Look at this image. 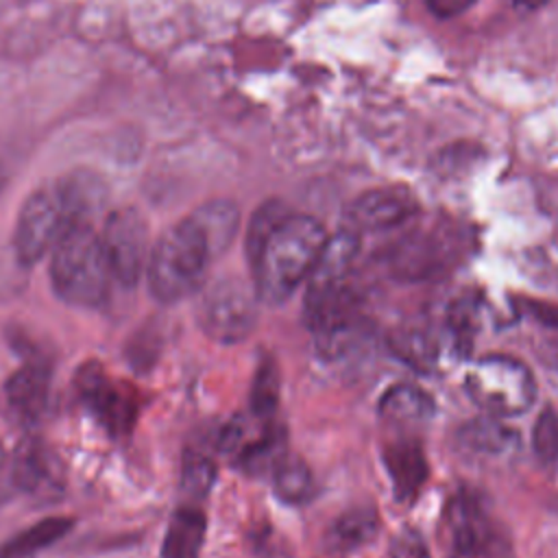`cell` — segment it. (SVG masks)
I'll list each match as a JSON object with an SVG mask.
<instances>
[{
  "label": "cell",
  "instance_id": "obj_1",
  "mask_svg": "<svg viewBox=\"0 0 558 558\" xmlns=\"http://www.w3.org/2000/svg\"><path fill=\"white\" fill-rule=\"evenodd\" d=\"M327 231L307 214H294L281 201H266L255 209L246 229V257L253 288L264 303H283L307 281Z\"/></svg>",
  "mask_w": 558,
  "mask_h": 558
},
{
  "label": "cell",
  "instance_id": "obj_2",
  "mask_svg": "<svg viewBox=\"0 0 558 558\" xmlns=\"http://www.w3.org/2000/svg\"><path fill=\"white\" fill-rule=\"evenodd\" d=\"M105 198V181L89 170H72L33 190L13 229L11 246L20 264L26 268L37 264L65 231L89 222Z\"/></svg>",
  "mask_w": 558,
  "mask_h": 558
},
{
  "label": "cell",
  "instance_id": "obj_3",
  "mask_svg": "<svg viewBox=\"0 0 558 558\" xmlns=\"http://www.w3.org/2000/svg\"><path fill=\"white\" fill-rule=\"evenodd\" d=\"M216 253L198 227L187 216L168 227L153 244L146 262V279L150 294L161 303H177L205 286L209 264Z\"/></svg>",
  "mask_w": 558,
  "mask_h": 558
},
{
  "label": "cell",
  "instance_id": "obj_4",
  "mask_svg": "<svg viewBox=\"0 0 558 558\" xmlns=\"http://www.w3.org/2000/svg\"><path fill=\"white\" fill-rule=\"evenodd\" d=\"M50 253V283L63 303L92 310L107 301L113 279L100 235L89 222L65 231Z\"/></svg>",
  "mask_w": 558,
  "mask_h": 558
},
{
  "label": "cell",
  "instance_id": "obj_5",
  "mask_svg": "<svg viewBox=\"0 0 558 558\" xmlns=\"http://www.w3.org/2000/svg\"><path fill=\"white\" fill-rule=\"evenodd\" d=\"M471 401L495 418H510L527 412L536 399L532 371L517 357H480L464 377Z\"/></svg>",
  "mask_w": 558,
  "mask_h": 558
},
{
  "label": "cell",
  "instance_id": "obj_6",
  "mask_svg": "<svg viewBox=\"0 0 558 558\" xmlns=\"http://www.w3.org/2000/svg\"><path fill=\"white\" fill-rule=\"evenodd\" d=\"M259 296L242 279L225 277L203 286L196 301V320L203 333L220 344H238L257 323Z\"/></svg>",
  "mask_w": 558,
  "mask_h": 558
},
{
  "label": "cell",
  "instance_id": "obj_7",
  "mask_svg": "<svg viewBox=\"0 0 558 558\" xmlns=\"http://www.w3.org/2000/svg\"><path fill=\"white\" fill-rule=\"evenodd\" d=\"M74 388L87 412L111 434L124 436L140 414L137 390L111 375L98 362H85L74 375Z\"/></svg>",
  "mask_w": 558,
  "mask_h": 558
},
{
  "label": "cell",
  "instance_id": "obj_8",
  "mask_svg": "<svg viewBox=\"0 0 558 558\" xmlns=\"http://www.w3.org/2000/svg\"><path fill=\"white\" fill-rule=\"evenodd\" d=\"M98 235L111 279L133 290L148 262V225L144 216L133 207L113 209Z\"/></svg>",
  "mask_w": 558,
  "mask_h": 558
},
{
  "label": "cell",
  "instance_id": "obj_9",
  "mask_svg": "<svg viewBox=\"0 0 558 558\" xmlns=\"http://www.w3.org/2000/svg\"><path fill=\"white\" fill-rule=\"evenodd\" d=\"M50 399V366L44 360L22 364L0 390L2 414L17 427H33L41 421Z\"/></svg>",
  "mask_w": 558,
  "mask_h": 558
},
{
  "label": "cell",
  "instance_id": "obj_10",
  "mask_svg": "<svg viewBox=\"0 0 558 558\" xmlns=\"http://www.w3.org/2000/svg\"><path fill=\"white\" fill-rule=\"evenodd\" d=\"M418 211L416 196L405 187H375L357 196L347 207L344 227L364 231H386L403 225Z\"/></svg>",
  "mask_w": 558,
  "mask_h": 558
},
{
  "label": "cell",
  "instance_id": "obj_11",
  "mask_svg": "<svg viewBox=\"0 0 558 558\" xmlns=\"http://www.w3.org/2000/svg\"><path fill=\"white\" fill-rule=\"evenodd\" d=\"M360 253V233L342 227L333 235H327V242L307 277L305 305H312L329 294L347 288V277L353 268V262Z\"/></svg>",
  "mask_w": 558,
  "mask_h": 558
},
{
  "label": "cell",
  "instance_id": "obj_12",
  "mask_svg": "<svg viewBox=\"0 0 558 558\" xmlns=\"http://www.w3.org/2000/svg\"><path fill=\"white\" fill-rule=\"evenodd\" d=\"M13 484L28 495H54L63 486V466L41 438H24L13 456Z\"/></svg>",
  "mask_w": 558,
  "mask_h": 558
},
{
  "label": "cell",
  "instance_id": "obj_13",
  "mask_svg": "<svg viewBox=\"0 0 558 558\" xmlns=\"http://www.w3.org/2000/svg\"><path fill=\"white\" fill-rule=\"evenodd\" d=\"M384 466L390 477L392 493L399 501H410L418 495L427 480V458L418 440L399 436L384 447Z\"/></svg>",
  "mask_w": 558,
  "mask_h": 558
},
{
  "label": "cell",
  "instance_id": "obj_14",
  "mask_svg": "<svg viewBox=\"0 0 558 558\" xmlns=\"http://www.w3.org/2000/svg\"><path fill=\"white\" fill-rule=\"evenodd\" d=\"M434 414L432 397L412 384H397L379 399V416L392 429H414Z\"/></svg>",
  "mask_w": 558,
  "mask_h": 558
},
{
  "label": "cell",
  "instance_id": "obj_15",
  "mask_svg": "<svg viewBox=\"0 0 558 558\" xmlns=\"http://www.w3.org/2000/svg\"><path fill=\"white\" fill-rule=\"evenodd\" d=\"M379 514L371 506H357L342 512L323 536V545L331 554H351L377 536Z\"/></svg>",
  "mask_w": 558,
  "mask_h": 558
},
{
  "label": "cell",
  "instance_id": "obj_16",
  "mask_svg": "<svg viewBox=\"0 0 558 558\" xmlns=\"http://www.w3.org/2000/svg\"><path fill=\"white\" fill-rule=\"evenodd\" d=\"M207 519L194 506H181L172 512L161 543V558H201Z\"/></svg>",
  "mask_w": 558,
  "mask_h": 558
},
{
  "label": "cell",
  "instance_id": "obj_17",
  "mask_svg": "<svg viewBox=\"0 0 558 558\" xmlns=\"http://www.w3.org/2000/svg\"><path fill=\"white\" fill-rule=\"evenodd\" d=\"M203 233L207 235L216 257H220L233 242L238 227H240V209L235 203L227 198H214L203 203L190 214Z\"/></svg>",
  "mask_w": 558,
  "mask_h": 558
},
{
  "label": "cell",
  "instance_id": "obj_18",
  "mask_svg": "<svg viewBox=\"0 0 558 558\" xmlns=\"http://www.w3.org/2000/svg\"><path fill=\"white\" fill-rule=\"evenodd\" d=\"M74 525L68 517H48L31 527L22 530L20 534L11 536L0 545V558H31L33 554L41 551L44 547L61 541L70 527Z\"/></svg>",
  "mask_w": 558,
  "mask_h": 558
},
{
  "label": "cell",
  "instance_id": "obj_19",
  "mask_svg": "<svg viewBox=\"0 0 558 558\" xmlns=\"http://www.w3.org/2000/svg\"><path fill=\"white\" fill-rule=\"evenodd\" d=\"M270 477L275 495L286 504H303L314 495V475L310 466L292 453L283 451L277 458L270 469Z\"/></svg>",
  "mask_w": 558,
  "mask_h": 558
},
{
  "label": "cell",
  "instance_id": "obj_20",
  "mask_svg": "<svg viewBox=\"0 0 558 558\" xmlns=\"http://www.w3.org/2000/svg\"><path fill=\"white\" fill-rule=\"evenodd\" d=\"M279 403V368L272 357H264L251 386V412L259 421H270Z\"/></svg>",
  "mask_w": 558,
  "mask_h": 558
},
{
  "label": "cell",
  "instance_id": "obj_21",
  "mask_svg": "<svg viewBox=\"0 0 558 558\" xmlns=\"http://www.w3.org/2000/svg\"><path fill=\"white\" fill-rule=\"evenodd\" d=\"M462 438H464V445L471 447L473 451L490 453V456H499L517 447V440H519V436L506 425L497 423L495 416L490 421H475L466 425Z\"/></svg>",
  "mask_w": 558,
  "mask_h": 558
},
{
  "label": "cell",
  "instance_id": "obj_22",
  "mask_svg": "<svg viewBox=\"0 0 558 558\" xmlns=\"http://www.w3.org/2000/svg\"><path fill=\"white\" fill-rule=\"evenodd\" d=\"M216 482V464L209 456L187 451L181 469V488L192 497H205Z\"/></svg>",
  "mask_w": 558,
  "mask_h": 558
},
{
  "label": "cell",
  "instance_id": "obj_23",
  "mask_svg": "<svg viewBox=\"0 0 558 558\" xmlns=\"http://www.w3.org/2000/svg\"><path fill=\"white\" fill-rule=\"evenodd\" d=\"M534 449L545 462L558 460V418L554 412H543L534 427Z\"/></svg>",
  "mask_w": 558,
  "mask_h": 558
},
{
  "label": "cell",
  "instance_id": "obj_24",
  "mask_svg": "<svg viewBox=\"0 0 558 558\" xmlns=\"http://www.w3.org/2000/svg\"><path fill=\"white\" fill-rule=\"evenodd\" d=\"M390 558H429V549L416 530H401L390 543Z\"/></svg>",
  "mask_w": 558,
  "mask_h": 558
},
{
  "label": "cell",
  "instance_id": "obj_25",
  "mask_svg": "<svg viewBox=\"0 0 558 558\" xmlns=\"http://www.w3.org/2000/svg\"><path fill=\"white\" fill-rule=\"evenodd\" d=\"M477 0H427V9L438 20H451L466 13Z\"/></svg>",
  "mask_w": 558,
  "mask_h": 558
},
{
  "label": "cell",
  "instance_id": "obj_26",
  "mask_svg": "<svg viewBox=\"0 0 558 558\" xmlns=\"http://www.w3.org/2000/svg\"><path fill=\"white\" fill-rule=\"evenodd\" d=\"M519 2L521 7H527V9H538V7H545L549 0H514Z\"/></svg>",
  "mask_w": 558,
  "mask_h": 558
},
{
  "label": "cell",
  "instance_id": "obj_27",
  "mask_svg": "<svg viewBox=\"0 0 558 558\" xmlns=\"http://www.w3.org/2000/svg\"><path fill=\"white\" fill-rule=\"evenodd\" d=\"M4 464V449H2V445H0V466Z\"/></svg>",
  "mask_w": 558,
  "mask_h": 558
},
{
  "label": "cell",
  "instance_id": "obj_28",
  "mask_svg": "<svg viewBox=\"0 0 558 558\" xmlns=\"http://www.w3.org/2000/svg\"><path fill=\"white\" fill-rule=\"evenodd\" d=\"M0 187H2V170H0Z\"/></svg>",
  "mask_w": 558,
  "mask_h": 558
}]
</instances>
